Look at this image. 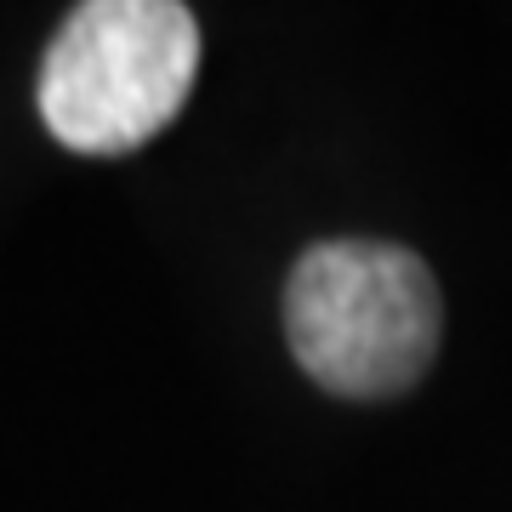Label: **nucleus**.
Instances as JSON below:
<instances>
[{
    "label": "nucleus",
    "instance_id": "nucleus-1",
    "mask_svg": "<svg viewBox=\"0 0 512 512\" xmlns=\"http://www.w3.org/2000/svg\"><path fill=\"white\" fill-rule=\"evenodd\" d=\"M439 279L404 245L325 239L302 251L285 285L296 365L336 399H393L439 353Z\"/></svg>",
    "mask_w": 512,
    "mask_h": 512
},
{
    "label": "nucleus",
    "instance_id": "nucleus-2",
    "mask_svg": "<svg viewBox=\"0 0 512 512\" xmlns=\"http://www.w3.org/2000/svg\"><path fill=\"white\" fill-rule=\"evenodd\" d=\"M200 69V23L177 0L74 6L40 57V120L74 154H131L188 103Z\"/></svg>",
    "mask_w": 512,
    "mask_h": 512
}]
</instances>
